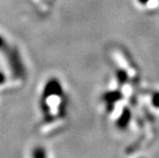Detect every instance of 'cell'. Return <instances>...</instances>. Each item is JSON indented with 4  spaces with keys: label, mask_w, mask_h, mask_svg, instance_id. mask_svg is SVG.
Returning <instances> with one entry per match:
<instances>
[{
    "label": "cell",
    "mask_w": 159,
    "mask_h": 158,
    "mask_svg": "<svg viewBox=\"0 0 159 158\" xmlns=\"http://www.w3.org/2000/svg\"><path fill=\"white\" fill-rule=\"evenodd\" d=\"M69 95L63 80L50 75L42 82L38 94L39 130L44 134L60 132L67 125Z\"/></svg>",
    "instance_id": "1"
},
{
    "label": "cell",
    "mask_w": 159,
    "mask_h": 158,
    "mask_svg": "<svg viewBox=\"0 0 159 158\" xmlns=\"http://www.w3.org/2000/svg\"><path fill=\"white\" fill-rule=\"evenodd\" d=\"M152 104L154 107L159 108V93H155L152 97Z\"/></svg>",
    "instance_id": "3"
},
{
    "label": "cell",
    "mask_w": 159,
    "mask_h": 158,
    "mask_svg": "<svg viewBox=\"0 0 159 158\" xmlns=\"http://www.w3.org/2000/svg\"><path fill=\"white\" fill-rule=\"evenodd\" d=\"M31 152L32 153L30 154V156H32V157H47V156H50V154L48 153V151L45 147L35 146L34 148L32 149Z\"/></svg>",
    "instance_id": "2"
},
{
    "label": "cell",
    "mask_w": 159,
    "mask_h": 158,
    "mask_svg": "<svg viewBox=\"0 0 159 158\" xmlns=\"http://www.w3.org/2000/svg\"><path fill=\"white\" fill-rule=\"evenodd\" d=\"M149 1V0H139V2L141 3V4H145V3H147Z\"/></svg>",
    "instance_id": "4"
}]
</instances>
